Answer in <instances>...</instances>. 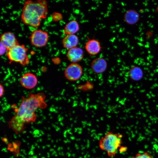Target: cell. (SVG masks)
<instances>
[{
    "mask_svg": "<svg viewBox=\"0 0 158 158\" xmlns=\"http://www.w3.org/2000/svg\"><path fill=\"white\" fill-rule=\"evenodd\" d=\"M132 158H152L151 154L147 152L138 153Z\"/></svg>",
    "mask_w": 158,
    "mask_h": 158,
    "instance_id": "17",
    "label": "cell"
},
{
    "mask_svg": "<svg viewBox=\"0 0 158 158\" xmlns=\"http://www.w3.org/2000/svg\"><path fill=\"white\" fill-rule=\"evenodd\" d=\"M28 49L24 45L19 44L8 50L7 56L11 61L26 66L30 62L29 58L27 54Z\"/></svg>",
    "mask_w": 158,
    "mask_h": 158,
    "instance_id": "4",
    "label": "cell"
},
{
    "mask_svg": "<svg viewBox=\"0 0 158 158\" xmlns=\"http://www.w3.org/2000/svg\"><path fill=\"white\" fill-rule=\"evenodd\" d=\"M92 71L95 73L99 74L104 72L107 67V63L103 58L98 57L94 59L90 65Z\"/></svg>",
    "mask_w": 158,
    "mask_h": 158,
    "instance_id": "10",
    "label": "cell"
},
{
    "mask_svg": "<svg viewBox=\"0 0 158 158\" xmlns=\"http://www.w3.org/2000/svg\"><path fill=\"white\" fill-rule=\"evenodd\" d=\"M122 136L111 132L107 133L99 140V146L108 156L114 157L122 143Z\"/></svg>",
    "mask_w": 158,
    "mask_h": 158,
    "instance_id": "3",
    "label": "cell"
},
{
    "mask_svg": "<svg viewBox=\"0 0 158 158\" xmlns=\"http://www.w3.org/2000/svg\"><path fill=\"white\" fill-rule=\"evenodd\" d=\"M0 97H1L3 96L4 91V87L1 84L0 85Z\"/></svg>",
    "mask_w": 158,
    "mask_h": 158,
    "instance_id": "19",
    "label": "cell"
},
{
    "mask_svg": "<svg viewBox=\"0 0 158 158\" xmlns=\"http://www.w3.org/2000/svg\"><path fill=\"white\" fill-rule=\"evenodd\" d=\"M0 41V42L6 47L8 50L19 44L14 34L9 32L1 34Z\"/></svg>",
    "mask_w": 158,
    "mask_h": 158,
    "instance_id": "8",
    "label": "cell"
},
{
    "mask_svg": "<svg viewBox=\"0 0 158 158\" xmlns=\"http://www.w3.org/2000/svg\"><path fill=\"white\" fill-rule=\"evenodd\" d=\"M32 45L37 47L45 46L49 40V35L46 31L38 29L33 31L30 37Z\"/></svg>",
    "mask_w": 158,
    "mask_h": 158,
    "instance_id": "5",
    "label": "cell"
},
{
    "mask_svg": "<svg viewBox=\"0 0 158 158\" xmlns=\"http://www.w3.org/2000/svg\"><path fill=\"white\" fill-rule=\"evenodd\" d=\"M0 54L1 55H2L4 54L8 50L6 47L1 42H0Z\"/></svg>",
    "mask_w": 158,
    "mask_h": 158,
    "instance_id": "18",
    "label": "cell"
},
{
    "mask_svg": "<svg viewBox=\"0 0 158 158\" xmlns=\"http://www.w3.org/2000/svg\"><path fill=\"white\" fill-rule=\"evenodd\" d=\"M84 55L83 49L77 47L68 49L66 54L67 59L72 63H77L80 61Z\"/></svg>",
    "mask_w": 158,
    "mask_h": 158,
    "instance_id": "9",
    "label": "cell"
},
{
    "mask_svg": "<svg viewBox=\"0 0 158 158\" xmlns=\"http://www.w3.org/2000/svg\"><path fill=\"white\" fill-rule=\"evenodd\" d=\"M78 42V38L75 34L66 35L62 40L63 47L68 50L76 47Z\"/></svg>",
    "mask_w": 158,
    "mask_h": 158,
    "instance_id": "12",
    "label": "cell"
},
{
    "mask_svg": "<svg viewBox=\"0 0 158 158\" xmlns=\"http://www.w3.org/2000/svg\"><path fill=\"white\" fill-rule=\"evenodd\" d=\"M85 47L86 51L91 55L97 54L101 49L100 42L95 39L88 40L86 43Z\"/></svg>",
    "mask_w": 158,
    "mask_h": 158,
    "instance_id": "11",
    "label": "cell"
},
{
    "mask_svg": "<svg viewBox=\"0 0 158 158\" xmlns=\"http://www.w3.org/2000/svg\"><path fill=\"white\" fill-rule=\"evenodd\" d=\"M45 98V95L42 93H30L27 97H22L19 106L14 109L15 116L25 123L35 122L37 118L35 114L36 110L47 107Z\"/></svg>",
    "mask_w": 158,
    "mask_h": 158,
    "instance_id": "1",
    "label": "cell"
},
{
    "mask_svg": "<svg viewBox=\"0 0 158 158\" xmlns=\"http://www.w3.org/2000/svg\"><path fill=\"white\" fill-rule=\"evenodd\" d=\"M140 16L138 13L134 9L127 10L125 14L124 20L128 24L133 25L136 23L138 20Z\"/></svg>",
    "mask_w": 158,
    "mask_h": 158,
    "instance_id": "14",
    "label": "cell"
},
{
    "mask_svg": "<svg viewBox=\"0 0 158 158\" xmlns=\"http://www.w3.org/2000/svg\"><path fill=\"white\" fill-rule=\"evenodd\" d=\"M79 30V26L78 22L75 20H72L66 25L63 32L66 35L75 34Z\"/></svg>",
    "mask_w": 158,
    "mask_h": 158,
    "instance_id": "15",
    "label": "cell"
},
{
    "mask_svg": "<svg viewBox=\"0 0 158 158\" xmlns=\"http://www.w3.org/2000/svg\"><path fill=\"white\" fill-rule=\"evenodd\" d=\"M129 76L132 80L138 81L142 78L143 72L140 67L137 66H133L129 70Z\"/></svg>",
    "mask_w": 158,
    "mask_h": 158,
    "instance_id": "16",
    "label": "cell"
},
{
    "mask_svg": "<svg viewBox=\"0 0 158 158\" xmlns=\"http://www.w3.org/2000/svg\"><path fill=\"white\" fill-rule=\"evenodd\" d=\"M25 124L22 120L15 115L8 123L9 127L16 133H20L23 130Z\"/></svg>",
    "mask_w": 158,
    "mask_h": 158,
    "instance_id": "13",
    "label": "cell"
},
{
    "mask_svg": "<svg viewBox=\"0 0 158 158\" xmlns=\"http://www.w3.org/2000/svg\"><path fill=\"white\" fill-rule=\"evenodd\" d=\"M48 13L47 3L45 0H27L24 4L21 18L25 25L34 27L39 26Z\"/></svg>",
    "mask_w": 158,
    "mask_h": 158,
    "instance_id": "2",
    "label": "cell"
},
{
    "mask_svg": "<svg viewBox=\"0 0 158 158\" xmlns=\"http://www.w3.org/2000/svg\"><path fill=\"white\" fill-rule=\"evenodd\" d=\"M20 82L21 85L25 88L31 89L36 86L38 80L35 75L32 73H27L22 76Z\"/></svg>",
    "mask_w": 158,
    "mask_h": 158,
    "instance_id": "7",
    "label": "cell"
},
{
    "mask_svg": "<svg viewBox=\"0 0 158 158\" xmlns=\"http://www.w3.org/2000/svg\"><path fill=\"white\" fill-rule=\"evenodd\" d=\"M83 74L81 66L77 63H72L66 68L64 75L68 80L75 81L78 80Z\"/></svg>",
    "mask_w": 158,
    "mask_h": 158,
    "instance_id": "6",
    "label": "cell"
}]
</instances>
